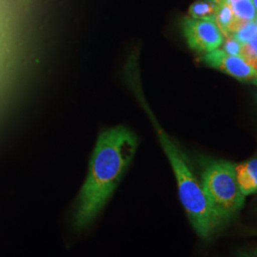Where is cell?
Wrapping results in <instances>:
<instances>
[{
    "label": "cell",
    "mask_w": 257,
    "mask_h": 257,
    "mask_svg": "<svg viewBox=\"0 0 257 257\" xmlns=\"http://www.w3.org/2000/svg\"><path fill=\"white\" fill-rule=\"evenodd\" d=\"M138 147L130 128L118 126L98 136L89 162L88 175L70 211L73 230H87L112 197Z\"/></svg>",
    "instance_id": "6da1fadb"
},
{
    "label": "cell",
    "mask_w": 257,
    "mask_h": 257,
    "mask_svg": "<svg viewBox=\"0 0 257 257\" xmlns=\"http://www.w3.org/2000/svg\"><path fill=\"white\" fill-rule=\"evenodd\" d=\"M132 88L135 90L140 104L145 109L148 116L156 130V136L175 174L180 202L193 226V230L203 239L211 237L222 225L212 211V208L204 192L201 181L194 174L193 166L183 149L171 138L153 114L148 106L135 78L132 77Z\"/></svg>",
    "instance_id": "7a4b0ae2"
},
{
    "label": "cell",
    "mask_w": 257,
    "mask_h": 257,
    "mask_svg": "<svg viewBox=\"0 0 257 257\" xmlns=\"http://www.w3.org/2000/svg\"><path fill=\"white\" fill-rule=\"evenodd\" d=\"M200 181L212 211L223 226L232 220L245 204L239 189L235 164L219 158H200Z\"/></svg>",
    "instance_id": "3957f363"
},
{
    "label": "cell",
    "mask_w": 257,
    "mask_h": 257,
    "mask_svg": "<svg viewBox=\"0 0 257 257\" xmlns=\"http://www.w3.org/2000/svg\"><path fill=\"white\" fill-rule=\"evenodd\" d=\"M181 31L191 50L199 55H206L219 49L225 37L212 20L184 17Z\"/></svg>",
    "instance_id": "277c9868"
},
{
    "label": "cell",
    "mask_w": 257,
    "mask_h": 257,
    "mask_svg": "<svg viewBox=\"0 0 257 257\" xmlns=\"http://www.w3.org/2000/svg\"><path fill=\"white\" fill-rule=\"evenodd\" d=\"M203 62L212 69L228 74L240 82L257 86V71L247 64L240 56L226 54L217 49L211 53L203 55Z\"/></svg>",
    "instance_id": "5b68a950"
},
{
    "label": "cell",
    "mask_w": 257,
    "mask_h": 257,
    "mask_svg": "<svg viewBox=\"0 0 257 257\" xmlns=\"http://www.w3.org/2000/svg\"><path fill=\"white\" fill-rule=\"evenodd\" d=\"M235 174L241 193L245 196L257 193V154L235 164Z\"/></svg>",
    "instance_id": "8992f818"
},
{
    "label": "cell",
    "mask_w": 257,
    "mask_h": 257,
    "mask_svg": "<svg viewBox=\"0 0 257 257\" xmlns=\"http://www.w3.org/2000/svg\"><path fill=\"white\" fill-rule=\"evenodd\" d=\"M214 22L225 37H231L240 28L248 23L236 19L230 8V4L224 2L217 3Z\"/></svg>",
    "instance_id": "52a82bcc"
},
{
    "label": "cell",
    "mask_w": 257,
    "mask_h": 257,
    "mask_svg": "<svg viewBox=\"0 0 257 257\" xmlns=\"http://www.w3.org/2000/svg\"><path fill=\"white\" fill-rule=\"evenodd\" d=\"M217 4L212 0H196L190 6L188 17L195 19H215Z\"/></svg>",
    "instance_id": "ba28073f"
},
{
    "label": "cell",
    "mask_w": 257,
    "mask_h": 257,
    "mask_svg": "<svg viewBox=\"0 0 257 257\" xmlns=\"http://www.w3.org/2000/svg\"><path fill=\"white\" fill-rule=\"evenodd\" d=\"M230 8L236 19L243 22L254 21L257 12L251 0H239L230 4Z\"/></svg>",
    "instance_id": "9c48e42d"
},
{
    "label": "cell",
    "mask_w": 257,
    "mask_h": 257,
    "mask_svg": "<svg viewBox=\"0 0 257 257\" xmlns=\"http://www.w3.org/2000/svg\"><path fill=\"white\" fill-rule=\"evenodd\" d=\"M240 57L257 71V37L246 44H242Z\"/></svg>",
    "instance_id": "30bf717a"
},
{
    "label": "cell",
    "mask_w": 257,
    "mask_h": 257,
    "mask_svg": "<svg viewBox=\"0 0 257 257\" xmlns=\"http://www.w3.org/2000/svg\"><path fill=\"white\" fill-rule=\"evenodd\" d=\"M231 37H234L236 40H238L241 44H246L249 41H251L254 37H257L256 28L254 21L248 22L244 26L236 31Z\"/></svg>",
    "instance_id": "8fae6325"
},
{
    "label": "cell",
    "mask_w": 257,
    "mask_h": 257,
    "mask_svg": "<svg viewBox=\"0 0 257 257\" xmlns=\"http://www.w3.org/2000/svg\"><path fill=\"white\" fill-rule=\"evenodd\" d=\"M242 44L233 37H225L222 44V49L226 54L230 55L240 56Z\"/></svg>",
    "instance_id": "7c38bea8"
},
{
    "label": "cell",
    "mask_w": 257,
    "mask_h": 257,
    "mask_svg": "<svg viewBox=\"0 0 257 257\" xmlns=\"http://www.w3.org/2000/svg\"><path fill=\"white\" fill-rule=\"evenodd\" d=\"M212 1H214L216 4H217V3H221V2H224V3H228V4H230V3H232V2L239 1V0H212Z\"/></svg>",
    "instance_id": "4fadbf2b"
},
{
    "label": "cell",
    "mask_w": 257,
    "mask_h": 257,
    "mask_svg": "<svg viewBox=\"0 0 257 257\" xmlns=\"http://www.w3.org/2000/svg\"><path fill=\"white\" fill-rule=\"evenodd\" d=\"M248 234L250 235H257V229H252V230H249L248 231Z\"/></svg>",
    "instance_id": "5bb4252c"
},
{
    "label": "cell",
    "mask_w": 257,
    "mask_h": 257,
    "mask_svg": "<svg viewBox=\"0 0 257 257\" xmlns=\"http://www.w3.org/2000/svg\"><path fill=\"white\" fill-rule=\"evenodd\" d=\"M252 1V3H253V5H254V8L256 10L257 12V0H251Z\"/></svg>",
    "instance_id": "9a60e30c"
},
{
    "label": "cell",
    "mask_w": 257,
    "mask_h": 257,
    "mask_svg": "<svg viewBox=\"0 0 257 257\" xmlns=\"http://www.w3.org/2000/svg\"><path fill=\"white\" fill-rule=\"evenodd\" d=\"M254 24H255V28H256V33H257V17L254 19Z\"/></svg>",
    "instance_id": "2e32d148"
},
{
    "label": "cell",
    "mask_w": 257,
    "mask_h": 257,
    "mask_svg": "<svg viewBox=\"0 0 257 257\" xmlns=\"http://www.w3.org/2000/svg\"><path fill=\"white\" fill-rule=\"evenodd\" d=\"M255 257H257V256H255Z\"/></svg>",
    "instance_id": "e0dca14e"
}]
</instances>
